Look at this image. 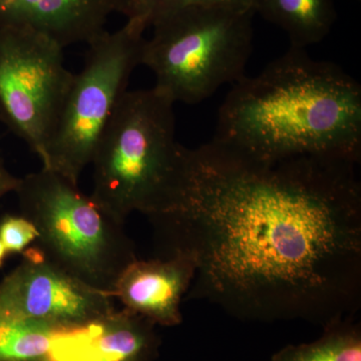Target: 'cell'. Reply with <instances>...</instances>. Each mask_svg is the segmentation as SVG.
I'll return each instance as SVG.
<instances>
[{
  "label": "cell",
  "mask_w": 361,
  "mask_h": 361,
  "mask_svg": "<svg viewBox=\"0 0 361 361\" xmlns=\"http://www.w3.org/2000/svg\"><path fill=\"white\" fill-rule=\"evenodd\" d=\"M357 163L266 161L211 141L180 149L167 200L147 216L156 257L184 254L196 273L185 300L241 322L324 329L361 307Z\"/></svg>",
  "instance_id": "cell-1"
},
{
  "label": "cell",
  "mask_w": 361,
  "mask_h": 361,
  "mask_svg": "<svg viewBox=\"0 0 361 361\" xmlns=\"http://www.w3.org/2000/svg\"><path fill=\"white\" fill-rule=\"evenodd\" d=\"M212 142L266 161L361 159V85L341 66L290 47L235 82Z\"/></svg>",
  "instance_id": "cell-2"
},
{
  "label": "cell",
  "mask_w": 361,
  "mask_h": 361,
  "mask_svg": "<svg viewBox=\"0 0 361 361\" xmlns=\"http://www.w3.org/2000/svg\"><path fill=\"white\" fill-rule=\"evenodd\" d=\"M174 104L155 87L128 90L99 140L90 196L123 224L160 210L174 185L182 149Z\"/></svg>",
  "instance_id": "cell-3"
},
{
  "label": "cell",
  "mask_w": 361,
  "mask_h": 361,
  "mask_svg": "<svg viewBox=\"0 0 361 361\" xmlns=\"http://www.w3.org/2000/svg\"><path fill=\"white\" fill-rule=\"evenodd\" d=\"M14 193L21 215L39 232L35 246L44 257L113 297L118 277L137 259L125 224L78 184L49 169L20 178Z\"/></svg>",
  "instance_id": "cell-4"
},
{
  "label": "cell",
  "mask_w": 361,
  "mask_h": 361,
  "mask_svg": "<svg viewBox=\"0 0 361 361\" xmlns=\"http://www.w3.org/2000/svg\"><path fill=\"white\" fill-rule=\"evenodd\" d=\"M251 8L193 6L157 20L145 39L141 65L171 99L198 104L239 82L253 51Z\"/></svg>",
  "instance_id": "cell-5"
},
{
  "label": "cell",
  "mask_w": 361,
  "mask_h": 361,
  "mask_svg": "<svg viewBox=\"0 0 361 361\" xmlns=\"http://www.w3.org/2000/svg\"><path fill=\"white\" fill-rule=\"evenodd\" d=\"M146 26L127 20L87 45L85 65L73 82L42 159L49 169L78 184L114 114L141 65Z\"/></svg>",
  "instance_id": "cell-6"
},
{
  "label": "cell",
  "mask_w": 361,
  "mask_h": 361,
  "mask_svg": "<svg viewBox=\"0 0 361 361\" xmlns=\"http://www.w3.org/2000/svg\"><path fill=\"white\" fill-rule=\"evenodd\" d=\"M63 49L32 28L0 27V116L40 161L73 82Z\"/></svg>",
  "instance_id": "cell-7"
},
{
  "label": "cell",
  "mask_w": 361,
  "mask_h": 361,
  "mask_svg": "<svg viewBox=\"0 0 361 361\" xmlns=\"http://www.w3.org/2000/svg\"><path fill=\"white\" fill-rule=\"evenodd\" d=\"M0 282V312L71 329L94 322L115 310L111 297L68 274L35 246Z\"/></svg>",
  "instance_id": "cell-8"
},
{
  "label": "cell",
  "mask_w": 361,
  "mask_h": 361,
  "mask_svg": "<svg viewBox=\"0 0 361 361\" xmlns=\"http://www.w3.org/2000/svg\"><path fill=\"white\" fill-rule=\"evenodd\" d=\"M157 325L123 308L80 326L56 330L49 361H154Z\"/></svg>",
  "instance_id": "cell-9"
},
{
  "label": "cell",
  "mask_w": 361,
  "mask_h": 361,
  "mask_svg": "<svg viewBox=\"0 0 361 361\" xmlns=\"http://www.w3.org/2000/svg\"><path fill=\"white\" fill-rule=\"evenodd\" d=\"M193 258L176 254L167 258L135 260L116 281L113 297L123 308L155 323L174 327L183 322L180 304L193 283Z\"/></svg>",
  "instance_id": "cell-10"
},
{
  "label": "cell",
  "mask_w": 361,
  "mask_h": 361,
  "mask_svg": "<svg viewBox=\"0 0 361 361\" xmlns=\"http://www.w3.org/2000/svg\"><path fill=\"white\" fill-rule=\"evenodd\" d=\"M125 0H0V27L23 26L63 49L92 44L106 32L111 14L122 13Z\"/></svg>",
  "instance_id": "cell-11"
},
{
  "label": "cell",
  "mask_w": 361,
  "mask_h": 361,
  "mask_svg": "<svg viewBox=\"0 0 361 361\" xmlns=\"http://www.w3.org/2000/svg\"><path fill=\"white\" fill-rule=\"evenodd\" d=\"M255 14L281 28L290 47L306 49L322 42L337 18L332 0H252Z\"/></svg>",
  "instance_id": "cell-12"
},
{
  "label": "cell",
  "mask_w": 361,
  "mask_h": 361,
  "mask_svg": "<svg viewBox=\"0 0 361 361\" xmlns=\"http://www.w3.org/2000/svg\"><path fill=\"white\" fill-rule=\"evenodd\" d=\"M269 361H361L360 320L353 316L332 323L315 341L288 344Z\"/></svg>",
  "instance_id": "cell-13"
},
{
  "label": "cell",
  "mask_w": 361,
  "mask_h": 361,
  "mask_svg": "<svg viewBox=\"0 0 361 361\" xmlns=\"http://www.w3.org/2000/svg\"><path fill=\"white\" fill-rule=\"evenodd\" d=\"M58 329L0 312V361H49Z\"/></svg>",
  "instance_id": "cell-14"
},
{
  "label": "cell",
  "mask_w": 361,
  "mask_h": 361,
  "mask_svg": "<svg viewBox=\"0 0 361 361\" xmlns=\"http://www.w3.org/2000/svg\"><path fill=\"white\" fill-rule=\"evenodd\" d=\"M193 6H228L253 9L252 0H125L122 14L127 20L132 18L139 20L149 28L163 16Z\"/></svg>",
  "instance_id": "cell-15"
},
{
  "label": "cell",
  "mask_w": 361,
  "mask_h": 361,
  "mask_svg": "<svg viewBox=\"0 0 361 361\" xmlns=\"http://www.w3.org/2000/svg\"><path fill=\"white\" fill-rule=\"evenodd\" d=\"M39 238V232L25 216L6 215L0 220V241L8 254H23Z\"/></svg>",
  "instance_id": "cell-16"
},
{
  "label": "cell",
  "mask_w": 361,
  "mask_h": 361,
  "mask_svg": "<svg viewBox=\"0 0 361 361\" xmlns=\"http://www.w3.org/2000/svg\"><path fill=\"white\" fill-rule=\"evenodd\" d=\"M18 182H20V178L14 176L7 169L4 161L0 159V200L6 195L14 193Z\"/></svg>",
  "instance_id": "cell-17"
},
{
  "label": "cell",
  "mask_w": 361,
  "mask_h": 361,
  "mask_svg": "<svg viewBox=\"0 0 361 361\" xmlns=\"http://www.w3.org/2000/svg\"><path fill=\"white\" fill-rule=\"evenodd\" d=\"M7 255H8V253H7L6 247H4V244H2V242L0 241V268L4 266V261H6Z\"/></svg>",
  "instance_id": "cell-18"
},
{
  "label": "cell",
  "mask_w": 361,
  "mask_h": 361,
  "mask_svg": "<svg viewBox=\"0 0 361 361\" xmlns=\"http://www.w3.org/2000/svg\"><path fill=\"white\" fill-rule=\"evenodd\" d=\"M358 1H360V0H358Z\"/></svg>",
  "instance_id": "cell-19"
}]
</instances>
